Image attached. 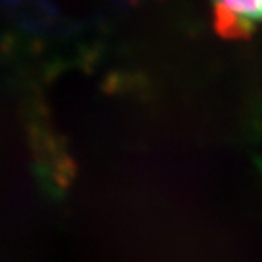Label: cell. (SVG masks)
<instances>
[{
    "label": "cell",
    "mask_w": 262,
    "mask_h": 262,
    "mask_svg": "<svg viewBox=\"0 0 262 262\" xmlns=\"http://www.w3.org/2000/svg\"><path fill=\"white\" fill-rule=\"evenodd\" d=\"M219 28L229 33H248L262 28V0H209Z\"/></svg>",
    "instance_id": "obj_1"
}]
</instances>
